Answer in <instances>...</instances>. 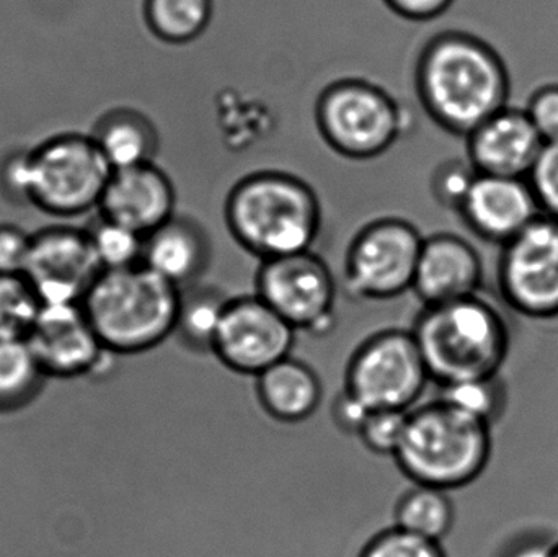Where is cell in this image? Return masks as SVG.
<instances>
[{"mask_svg":"<svg viewBox=\"0 0 558 557\" xmlns=\"http://www.w3.org/2000/svg\"><path fill=\"white\" fill-rule=\"evenodd\" d=\"M426 113L442 130L468 137L478 124L508 107L510 74L497 51L464 32L429 39L415 71Z\"/></svg>","mask_w":558,"mask_h":557,"instance_id":"cell-1","label":"cell"},{"mask_svg":"<svg viewBox=\"0 0 558 557\" xmlns=\"http://www.w3.org/2000/svg\"><path fill=\"white\" fill-rule=\"evenodd\" d=\"M225 218L244 251L270 261L312 251L322 228L320 199L299 177L262 170L232 186Z\"/></svg>","mask_w":558,"mask_h":557,"instance_id":"cell-2","label":"cell"},{"mask_svg":"<svg viewBox=\"0 0 558 557\" xmlns=\"http://www.w3.org/2000/svg\"><path fill=\"white\" fill-rule=\"evenodd\" d=\"M412 332L429 378L441 388L495 378L510 353L507 319L481 294L423 306Z\"/></svg>","mask_w":558,"mask_h":557,"instance_id":"cell-3","label":"cell"},{"mask_svg":"<svg viewBox=\"0 0 558 557\" xmlns=\"http://www.w3.org/2000/svg\"><path fill=\"white\" fill-rule=\"evenodd\" d=\"M492 451V424L439 398L409 412L393 460L413 484L449 493L477 481Z\"/></svg>","mask_w":558,"mask_h":557,"instance_id":"cell-4","label":"cell"},{"mask_svg":"<svg viewBox=\"0 0 558 557\" xmlns=\"http://www.w3.org/2000/svg\"><path fill=\"white\" fill-rule=\"evenodd\" d=\"M182 290L146 265L104 270L82 301L110 353L137 355L175 336Z\"/></svg>","mask_w":558,"mask_h":557,"instance_id":"cell-5","label":"cell"},{"mask_svg":"<svg viewBox=\"0 0 558 557\" xmlns=\"http://www.w3.org/2000/svg\"><path fill=\"white\" fill-rule=\"evenodd\" d=\"M315 121L325 143L348 159H374L405 130V114L384 88L341 78L318 95Z\"/></svg>","mask_w":558,"mask_h":557,"instance_id":"cell-6","label":"cell"},{"mask_svg":"<svg viewBox=\"0 0 558 557\" xmlns=\"http://www.w3.org/2000/svg\"><path fill=\"white\" fill-rule=\"evenodd\" d=\"M114 170L94 137L65 133L29 150L28 203L59 218L100 206Z\"/></svg>","mask_w":558,"mask_h":557,"instance_id":"cell-7","label":"cell"},{"mask_svg":"<svg viewBox=\"0 0 558 557\" xmlns=\"http://www.w3.org/2000/svg\"><path fill=\"white\" fill-rule=\"evenodd\" d=\"M432 382L412 329H384L351 353L343 389L367 411H412Z\"/></svg>","mask_w":558,"mask_h":557,"instance_id":"cell-8","label":"cell"},{"mask_svg":"<svg viewBox=\"0 0 558 557\" xmlns=\"http://www.w3.org/2000/svg\"><path fill=\"white\" fill-rule=\"evenodd\" d=\"M423 238L412 222L383 218L364 226L347 251L344 291L354 300L389 301L412 290Z\"/></svg>","mask_w":558,"mask_h":557,"instance_id":"cell-9","label":"cell"},{"mask_svg":"<svg viewBox=\"0 0 558 557\" xmlns=\"http://www.w3.org/2000/svg\"><path fill=\"white\" fill-rule=\"evenodd\" d=\"M255 294L298 334L324 337L335 329L337 281L312 251L262 261Z\"/></svg>","mask_w":558,"mask_h":557,"instance_id":"cell-10","label":"cell"},{"mask_svg":"<svg viewBox=\"0 0 558 557\" xmlns=\"http://www.w3.org/2000/svg\"><path fill=\"white\" fill-rule=\"evenodd\" d=\"M501 300L520 316L558 319V221L539 215L501 245L497 264Z\"/></svg>","mask_w":558,"mask_h":557,"instance_id":"cell-11","label":"cell"},{"mask_svg":"<svg viewBox=\"0 0 558 557\" xmlns=\"http://www.w3.org/2000/svg\"><path fill=\"white\" fill-rule=\"evenodd\" d=\"M298 332L257 294L229 298L213 355L231 372L257 378L291 356Z\"/></svg>","mask_w":558,"mask_h":557,"instance_id":"cell-12","label":"cell"},{"mask_svg":"<svg viewBox=\"0 0 558 557\" xmlns=\"http://www.w3.org/2000/svg\"><path fill=\"white\" fill-rule=\"evenodd\" d=\"M101 271L88 231L58 226L33 234L23 275L41 304H82Z\"/></svg>","mask_w":558,"mask_h":557,"instance_id":"cell-13","label":"cell"},{"mask_svg":"<svg viewBox=\"0 0 558 557\" xmlns=\"http://www.w3.org/2000/svg\"><path fill=\"white\" fill-rule=\"evenodd\" d=\"M45 375L74 378L100 366L105 353L82 304H43L26 339Z\"/></svg>","mask_w":558,"mask_h":557,"instance_id":"cell-14","label":"cell"},{"mask_svg":"<svg viewBox=\"0 0 558 557\" xmlns=\"http://www.w3.org/2000/svg\"><path fill=\"white\" fill-rule=\"evenodd\" d=\"M458 213L475 235L504 245L527 228L541 209L527 179L477 173Z\"/></svg>","mask_w":558,"mask_h":557,"instance_id":"cell-15","label":"cell"},{"mask_svg":"<svg viewBox=\"0 0 558 557\" xmlns=\"http://www.w3.org/2000/svg\"><path fill=\"white\" fill-rule=\"evenodd\" d=\"M172 180L156 164L114 170L101 196V218L147 238L177 215Z\"/></svg>","mask_w":558,"mask_h":557,"instance_id":"cell-16","label":"cell"},{"mask_svg":"<svg viewBox=\"0 0 558 557\" xmlns=\"http://www.w3.org/2000/svg\"><path fill=\"white\" fill-rule=\"evenodd\" d=\"M544 146L524 108L505 107L469 134V162L485 175L527 179Z\"/></svg>","mask_w":558,"mask_h":557,"instance_id":"cell-17","label":"cell"},{"mask_svg":"<svg viewBox=\"0 0 558 557\" xmlns=\"http://www.w3.org/2000/svg\"><path fill=\"white\" fill-rule=\"evenodd\" d=\"M482 281L484 264L471 242L449 232L425 238L412 287L423 306L475 296Z\"/></svg>","mask_w":558,"mask_h":557,"instance_id":"cell-18","label":"cell"},{"mask_svg":"<svg viewBox=\"0 0 558 557\" xmlns=\"http://www.w3.org/2000/svg\"><path fill=\"white\" fill-rule=\"evenodd\" d=\"M211 258L208 232L189 216H173L144 241L143 265L180 290L199 283Z\"/></svg>","mask_w":558,"mask_h":557,"instance_id":"cell-19","label":"cell"},{"mask_svg":"<svg viewBox=\"0 0 558 557\" xmlns=\"http://www.w3.org/2000/svg\"><path fill=\"white\" fill-rule=\"evenodd\" d=\"M255 392L265 414L281 424L307 421L324 398V388L314 368L292 356L258 375Z\"/></svg>","mask_w":558,"mask_h":557,"instance_id":"cell-20","label":"cell"},{"mask_svg":"<svg viewBox=\"0 0 558 557\" xmlns=\"http://www.w3.org/2000/svg\"><path fill=\"white\" fill-rule=\"evenodd\" d=\"M90 136L113 170L153 164L160 146L154 121L134 108L108 111L97 121Z\"/></svg>","mask_w":558,"mask_h":557,"instance_id":"cell-21","label":"cell"},{"mask_svg":"<svg viewBox=\"0 0 558 557\" xmlns=\"http://www.w3.org/2000/svg\"><path fill=\"white\" fill-rule=\"evenodd\" d=\"M456 522L454 504L449 493L436 487L413 484L393 507V526L441 543Z\"/></svg>","mask_w":558,"mask_h":557,"instance_id":"cell-22","label":"cell"},{"mask_svg":"<svg viewBox=\"0 0 558 557\" xmlns=\"http://www.w3.org/2000/svg\"><path fill=\"white\" fill-rule=\"evenodd\" d=\"M229 298L219 288L193 284L182 290L175 336L193 353H213Z\"/></svg>","mask_w":558,"mask_h":557,"instance_id":"cell-23","label":"cell"},{"mask_svg":"<svg viewBox=\"0 0 558 557\" xmlns=\"http://www.w3.org/2000/svg\"><path fill=\"white\" fill-rule=\"evenodd\" d=\"M213 0H144V20L156 38L169 45L195 41L208 28Z\"/></svg>","mask_w":558,"mask_h":557,"instance_id":"cell-24","label":"cell"},{"mask_svg":"<svg viewBox=\"0 0 558 557\" xmlns=\"http://www.w3.org/2000/svg\"><path fill=\"white\" fill-rule=\"evenodd\" d=\"M45 376L26 340H0V411L26 404Z\"/></svg>","mask_w":558,"mask_h":557,"instance_id":"cell-25","label":"cell"},{"mask_svg":"<svg viewBox=\"0 0 558 557\" xmlns=\"http://www.w3.org/2000/svg\"><path fill=\"white\" fill-rule=\"evenodd\" d=\"M41 301L25 275L0 274V340H26Z\"/></svg>","mask_w":558,"mask_h":557,"instance_id":"cell-26","label":"cell"},{"mask_svg":"<svg viewBox=\"0 0 558 557\" xmlns=\"http://www.w3.org/2000/svg\"><path fill=\"white\" fill-rule=\"evenodd\" d=\"M88 234L101 270H123L143 264L146 238L133 229L101 218Z\"/></svg>","mask_w":558,"mask_h":557,"instance_id":"cell-27","label":"cell"},{"mask_svg":"<svg viewBox=\"0 0 558 557\" xmlns=\"http://www.w3.org/2000/svg\"><path fill=\"white\" fill-rule=\"evenodd\" d=\"M441 389L442 395L439 398L445 399L456 408L462 409L468 414L488 422V424L494 425V422L504 412L507 392H505L500 376L458 383V385L446 386Z\"/></svg>","mask_w":558,"mask_h":557,"instance_id":"cell-28","label":"cell"},{"mask_svg":"<svg viewBox=\"0 0 558 557\" xmlns=\"http://www.w3.org/2000/svg\"><path fill=\"white\" fill-rule=\"evenodd\" d=\"M409 412L371 411L356 437L371 453L393 458L402 444Z\"/></svg>","mask_w":558,"mask_h":557,"instance_id":"cell-29","label":"cell"},{"mask_svg":"<svg viewBox=\"0 0 558 557\" xmlns=\"http://www.w3.org/2000/svg\"><path fill=\"white\" fill-rule=\"evenodd\" d=\"M357 557H448L441 543L403 532L397 526L374 535Z\"/></svg>","mask_w":558,"mask_h":557,"instance_id":"cell-30","label":"cell"},{"mask_svg":"<svg viewBox=\"0 0 558 557\" xmlns=\"http://www.w3.org/2000/svg\"><path fill=\"white\" fill-rule=\"evenodd\" d=\"M541 215L558 221V143L546 144L527 175Z\"/></svg>","mask_w":558,"mask_h":557,"instance_id":"cell-31","label":"cell"},{"mask_svg":"<svg viewBox=\"0 0 558 557\" xmlns=\"http://www.w3.org/2000/svg\"><path fill=\"white\" fill-rule=\"evenodd\" d=\"M477 173L471 162L448 160L435 170L432 179L433 195L446 208L459 211Z\"/></svg>","mask_w":558,"mask_h":557,"instance_id":"cell-32","label":"cell"},{"mask_svg":"<svg viewBox=\"0 0 558 557\" xmlns=\"http://www.w3.org/2000/svg\"><path fill=\"white\" fill-rule=\"evenodd\" d=\"M524 111L544 143H558V84L536 88Z\"/></svg>","mask_w":558,"mask_h":557,"instance_id":"cell-33","label":"cell"},{"mask_svg":"<svg viewBox=\"0 0 558 557\" xmlns=\"http://www.w3.org/2000/svg\"><path fill=\"white\" fill-rule=\"evenodd\" d=\"M33 235L13 225H0V274L23 275Z\"/></svg>","mask_w":558,"mask_h":557,"instance_id":"cell-34","label":"cell"},{"mask_svg":"<svg viewBox=\"0 0 558 557\" xmlns=\"http://www.w3.org/2000/svg\"><path fill=\"white\" fill-rule=\"evenodd\" d=\"M29 150L10 154L0 164V189L13 202L28 203Z\"/></svg>","mask_w":558,"mask_h":557,"instance_id":"cell-35","label":"cell"},{"mask_svg":"<svg viewBox=\"0 0 558 557\" xmlns=\"http://www.w3.org/2000/svg\"><path fill=\"white\" fill-rule=\"evenodd\" d=\"M369 412L353 396L348 395L344 389H341L340 395L335 399L333 408H331V415H333L337 427L343 434L354 435V437H356Z\"/></svg>","mask_w":558,"mask_h":557,"instance_id":"cell-36","label":"cell"},{"mask_svg":"<svg viewBox=\"0 0 558 557\" xmlns=\"http://www.w3.org/2000/svg\"><path fill=\"white\" fill-rule=\"evenodd\" d=\"M392 12L407 20H433L442 15L454 0H384Z\"/></svg>","mask_w":558,"mask_h":557,"instance_id":"cell-37","label":"cell"},{"mask_svg":"<svg viewBox=\"0 0 558 557\" xmlns=\"http://www.w3.org/2000/svg\"><path fill=\"white\" fill-rule=\"evenodd\" d=\"M553 546L554 543L530 540V542L520 543L505 557H550L553 556Z\"/></svg>","mask_w":558,"mask_h":557,"instance_id":"cell-38","label":"cell"},{"mask_svg":"<svg viewBox=\"0 0 558 557\" xmlns=\"http://www.w3.org/2000/svg\"><path fill=\"white\" fill-rule=\"evenodd\" d=\"M550 557H558V542L557 543H554V546H553V556Z\"/></svg>","mask_w":558,"mask_h":557,"instance_id":"cell-39","label":"cell"}]
</instances>
